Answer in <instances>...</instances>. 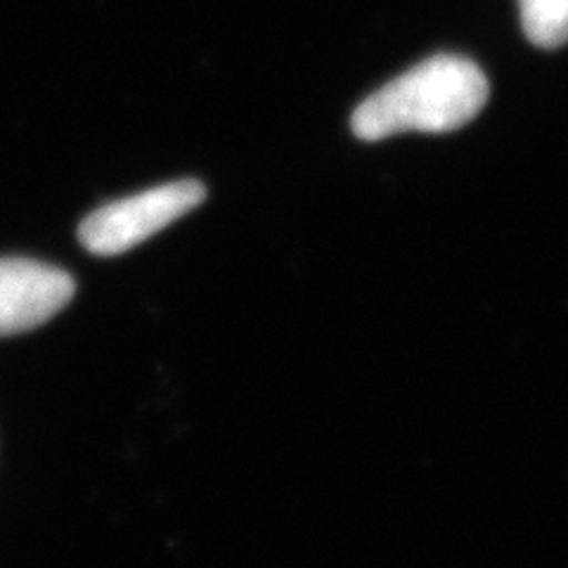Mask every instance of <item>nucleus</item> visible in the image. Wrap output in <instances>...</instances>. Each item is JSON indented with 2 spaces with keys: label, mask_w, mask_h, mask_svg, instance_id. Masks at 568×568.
I'll return each instance as SVG.
<instances>
[{
  "label": "nucleus",
  "mask_w": 568,
  "mask_h": 568,
  "mask_svg": "<svg viewBox=\"0 0 568 568\" xmlns=\"http://www.w3.org/2000/svg\"><path fill=\"white\" fill-rule=\"evenodd\" d=\"M488 100L481 67L457 55H436L372 93L351 116L361 140H384L407 131L446 133L462 129Z\"/></svg>",
  "instance_id": "1"
},
{
  "label": "nucleus",
  "mask_w": 568,
  "mask_h": 568,
  "mask_svg": "<svg viewBox=\"0 0 568 568\" xmlns=\"http://www.w3.org/2000/svg\"><path fill=\"white\" fill-rule=\"evenodd\" d=\"M206 197L197 181H175L145 190L133 197L95 209L81 223L79 237L88 252L98 256H116L162 233L164 227L183 219Z\"/></svg>",
  "instance_id": "2"
},
{
  "label": "nucleus",
  "mask_w": 568,
  "mask_h": 568,
  "mask_svg": "<svg viewBox=\"0 0 568 568\" xmlns=\"http://www.w3.org/2000/svg\"><path fill=\"white\" fill-rule=\"evenodd\" d=\"M77 292L74 277L31 258H0V336L31 332L55 317Z\"/></svg>",
  "instance_id": "3"
},
{
  "label": "nucleus",
  "mask_w": 568,
  "mask_h": 568,
  "mask_svg": "<svg viewBox=\"0 0 568 568\" xmlns=\"http://www.w3.org/2000/svg\"><path fill=\"white\" fill-rule=\"evenodd\" d=\"M519 12L530 43L540 48L568 43V0H519Z\"/></svg>",
  "instance_id": "4"
}]
</instances>
